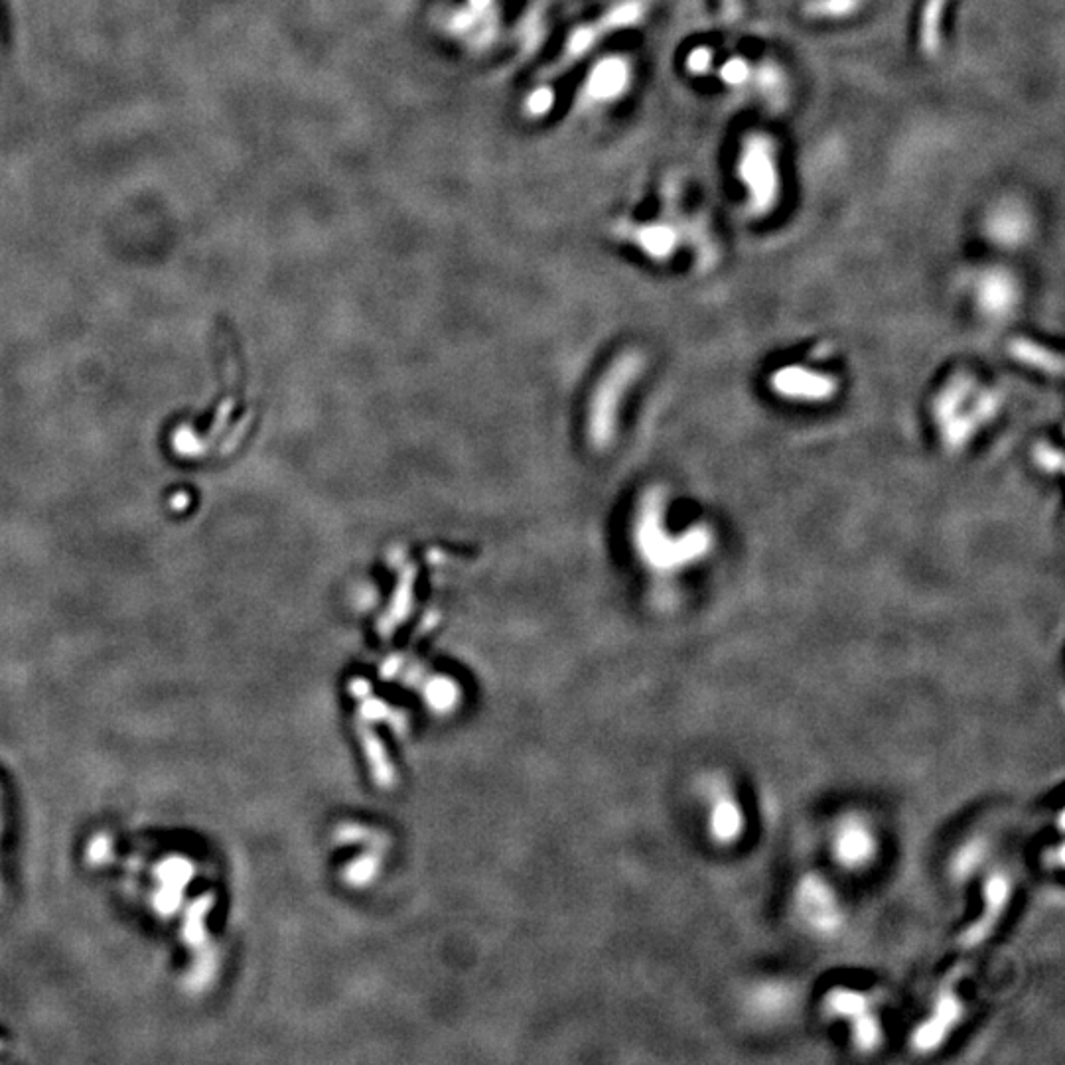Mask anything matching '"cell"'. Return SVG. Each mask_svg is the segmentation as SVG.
I'll return each instance as SVG.
<instances>
[{
    "label": "cell",
    "instance_id": "6da1fadb",
    "mask_svg": "<svg viewBox=\"0 0 1065 1065\" xmlns=\"http://www.w3.org/2000/svg\"><path fill=\"white\" fill-rule=\"evenodd\" d=\"M182 910L184 916L180 935L192 953V963L186 975V987L194 993H202L217 975V951L208 929V916L213 910V896L204 894Z\"/></svg>",
    "mask_w": 1065,
    "mask_h": 1065
},
{
    "label": "cell",
    "instance_id": "7a4b0ae2",
    "mask_svg": "<svg viewBox=\"0 0 1065 1065\" xmlns=\"http://www.w3.org/2000/svg\"><path fill=\"white\" fill-rule=\"evenodd\" d=\"M196 866L188 856L170 854L154 868V886L150 892L152 912L160 918H174L182 914L184 896L192 884Z\"/></svg>",
    "mask_w": 1065,
    "mask_h": 1065
},
{
    "label": "cell",
    "instance_id": "3957f363",
    "mask_svg": "<svg viewBox=\"0 0 1065 1065\" xmlns=\"http://www.w3.org/2000/svg\"><path fill=\"white\" fill-rule=\"evenodd\" d=\"M641 10H643L641 2L628 0V2H622L620 6L612 8L600 22H596L592 26H582L580 30H576L574 36L568 40L563 60L553 68V75H559L561 70L568 68L574 60L582 58L592 46L598 44V40H600V36L604 32H612V30H618V28L634 24L641 16Z\"/></svg>",
    "mask_w": 1065,
    "mask_h": 1065
},
{
    "label": "cell",
    "instance_id": "277c9868",
    "mask_svg": "<svg viewBox=\"0 0 1065 1065\" xmlns=\"http://www.w3.org/2000/svg\"><path fill=\"white\" fill-rule=\"evenodd\" d=\"M742 178L746 180L758 208H768L774 202L778 178L772 152L764 142L752 141L746 146L742 156Z\"/></svg>",
    "mask_w": 1065,
    "mask_h": 1065
},
{
    "label": "cell",
    "instance_id": "5b68a950",
    "mask_svg": "<svg viewBox=\"0 0 1065 1065\" xmlns=\"http://www.w3.org/2000/svg\"><path fill=\"white\" fill-rule=\"evenodd\" d=\"M799 910L815 929L829 931L839 925V906L833 892L817 878H809L799 888Z\"/></svg>",
    "mask_w": 1065,
    "mask_h": 1065
},
{
    "label": "cell",
    "instance_id": "8992f818",
    "mask_svg": "<svg viewBox=\"0 0 1065 1065\" xmlns=\"http://www.w3.org/2000/svg\"><path fill=\"white\" fill-rule=\"evenodd\" d=\"M774 389L791 399H825L833 393V381L819 373H809L807 369L789 367L774 377Z\"/></svg>",
    "mask_w": 1065,
    "mask_h": 1065
},
{
    "label": "cell",
    "instance_id": "52a82bcc",
    "mask_svg": "<svg viewBox=\"0 0 1065 1065\" xmlns=\"http://www.w3.org/2000/svg\"><path fill=\"white\" fill-rule=\"evenodd\" d=\"M630 81V68L620 58H608L600 62L590 73L584 85V97L588 101H610L618 97Z\"/></svg>",
    "mask_w": 1065,
    "mask_h": 1065
},
{
    "label": "cell",
    "instance_id": "ba28073f",
    "mask_svg": "<svg viewBox=\"0 0 1065 1065\" xmlns=\"http://www.w3.org/2000/svg\"><path fill=\"white\" fill-rule=\"evenodd\" d=\"M835 851L847 866H862L874 854V837L866 825L851 819L847 821L835 839Z\"/></svg>",
    "mask_w": 1065,
    "mask_h": 1065
},
{
    "label": "cell",
    "instance_id": "9c48e42d",
    "mask_svg": "<svg viewBox=\"0 0 1065 1065\" xmlns=\"http://www.w3.org/2000/svg\"><path fill=\"white\" fill-rule=\"evenodd\" d=\"M744 827V815L738 803L728 795H716L710 809V833L716 841H736Z\"/></svg>",
    "mask_w": 1065,
    "mask_h": 1065
},
{
    "label": "cell",
    "instance_id": "30bf717a",
    "mask_svg": "<svg viewBox=\"0 0 1065 1065\" xmlns=\"http://www.w3.org/2000/svg\"><path fill=\"white\" fill-rule=\"evenodd\" d=\"M947 0H925L920 22V50L925 58H937L943 46V14Z\"/></svg>",
    "mask_w": 1065,
    "mask_h": 1065
},
{
    "label": "cell",
    "instance_id": "8fae6325",
    "mask_svg": "<svg viewBox=\"0 0 1065 1065\" xmlns=\"http://www.w3.org/2000/svg\"><path fill=\"white\" fill-rule=\"evenodd\" d=\"M959 1016V1006H957V1000L953 998H943L937 1006V1010L933 1012V1016L923 1024L922 1028L918 1030L916 1034V1042L920 1048H931L935 1046L937 1042L943 1040V1036L949 1032V1028L955 1024Z\"/></svg>",
    "mask_w": 1065,
    "mask_h": 1065
},
{
    "label": "cell",
    "instance_id": "7c38bea8",
    "mask_svg": "<svg viewBox=\"0 0 1065 1065\" xmlns=\"http://www.w3.org/2000/svg\"><path fill=\"white\" fill-rule=\"evenodd\" d=\"M1008 894H1010V888H1008L1006 878L996 876V878L991 880V884H989V892H987V896H989V912H987V916H985L981 922L977 923V925L969 931V935H967V941H969V943H977V941H981V937H985V933H989V929L993 927L996 918L1000 916V912H1002L1004 906H1006Z\"/></svg>",
    "mask_w": 1065,
    "mask_h": 1065
},
{
    "label": "cell",
    "instance_id": "4fadbf2b",
    "mask_svg": "<svg viewBox=\"0 0 1065 1065\" xmlns=\"http://www.w3.org/2000/svg\"><path fill=\"white\" fill-rule=\"evenodd\" d=\"M634 233L641 249L653 257H667L677 243V233L669 225H643Z\"/></svg>",
    "mask_w": 1065,
    "mask_h": 1065
},
{
    "label": "cell",
    "instance_id": "5bb4252c",
    "mask_svg": "<svg viewBox=\"0 0 1065 1065\" xmlns=\"http://www.w3.org/2000/svg\"><path fill=\"white\" fill-rule=\"evenodd\" d=\"M864 0H807L803 12L813 18H847L860 10Z\"/></svg>",
    "mask_w": 1065,
    "mask_h": 1065
},
{
    "label": "cell",
    "instance_id": "9a60e30c",
    "mask_svg": "<svg viewBox=\"0 0 1065 1065\" xmlns=\"http://www.w3.org/2000/svg\"><path fill=\"white\" fill-rule=\"evenodd\" d=\"M527 105H529V111L533 115H541V113H547L553 105V93L549 87H539L531 93V97L527 99Z\"/></svg>",
    "mask_w": 1065,
    "mask_h": 1065
},
{
    "label": "cell",
    "instance_id": "2e32d148",
    "mask_svg": "<svg viewBox=\"0 0 1065 1065\" xmlns=\"http://www.w3.org/2000/svg\"><path fill=\"white\" fill-rule=\"evenodd\" d=\"M722 77H724V79H726L728 83H732V85H738V83H742V81H744V79L748 77V68H746V66H744V64H742L740 60H736V62H730V64H726V66H724V70H722Z\"/></svg>",
    "mask_w": 1065,
    "mask_h": 1065
},
{
    "label": "cell",
    "instance_id": "e0dca14e",
    "mask_svg": "<svg viewBox=\"0 0 1065 1065\" xmlns=\"http://www.w3.org/2000/svg\"><path fill=\"white\" fill-rule=\"evenodd\" d=\"M710 62H712V58H710L709 52H707V50H699V52H695V54L691 56V60H689V68L695 71V73H707V70L710 68Z\"/></svg>",
    "mask_w": 1065,
    "mask_h": 1065
},
{
    "label": "cell",
    "instance_id": "ac0fdd59",
    "mask_svg": "<svg viewBox=\"0 0 1065 1065\" xmlns=\"http://www.w3.org/2000/svg\"><path fill=\"white\" fill-rule=\"evenodd\" d=\"M722 14L726 20H738L742 14V0H722Z\"/></svg>",
    "mask_w": 1065,
    "mask_h": 1065
},
{
    "label": "cell",
    "instance_id": "d6986e66",
    "mask_svg": "<svg viewBox=\"0 0 1065 1065\" xmlns=\"http://www.w3.org/2000/svg\"><path fill=\"white\" fill-rule=\"evenodd\" d=\"M0 831H2V811H0Z\"/></svg>",
    "mask_w": 1065,
    "mask_h": 1065
}]
</instances>
